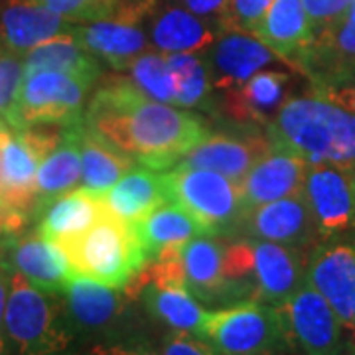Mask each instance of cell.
Here are the masks:
<instances>
[{"label": "cell", "mask_w": 355, "mask_h": 355, "mask_svg": "<svg viewBox=\"0 0 355 355\" xmlns=\"http://www.w3.org/2000/svg\"><path fill=\"white\" fill-rule=\"evenodd\" d=\"M83 119L114 150L150 170L180 164L209 135L198 114L150 101L135 81L123 77L111 79L95 93Z\"/></svg>", "instance_id": "1"}, {"label": "cell", "mask_w": 355, "mask_h": 355, "mask_svg": "<svg viewBox=\"0 0 355 355\" xmlns=\"http://www.w3.org/2000/svg\"><path fill=\"white\" fill-rule=\"evenodd\" d=\"M275 144L300 154L308 164L355 168V91L316 87L310 95L282 103L266 125Z\"/></svg>", "instance_id": "2"}, {"label": "cell", "mask_w": 355, "mask_h": 355, "mask_svg": "<svg viewBox=\"0 0 355 355\" xmlns=\"http://www.w3.org/2000/svg\"><path fill=\"white\" fill-rule=\"evenodd\" d=\"M67 254L73 275L125 291L148 265L132 225L109 209L79 237L60 245Z\"/></svg>", "instance_id": "3"}, {"label": "cell", "mask_w": 355, "mask_h": 355, "mask_svg": "<svg viewBox=\"0 0 355 355\" xmlns=\"http://www.w3.org/2000/svg\"><path fill=\"white\" fill-rule=\"evenodd\" d=\"M4 331L20 355H60L71 340L58 294L38 291L14 270L6 300Z\"/></svg>", "instance_id": "4"}, {"label": "cell", "mask_w": 355, "mask_h": 355, "mask_svg": "<svg viewBox=\"0 0 355 355\" xmlns=\"http://www.w3.org/2000/svg\"><path fill=\"white\" fill-rule=\"evenodd\" d=\"M198 336L217 355H265L288 343L279 306L254 300L207 312Z\"/></svg>", "instance_id": "5"}, {"label": "cell", "mask_w": 355, "mask_h": 355, "mask_svg": "<svg viewBox=\"0 0 355 355\" xmlns=\"http://www.w3.org/2000/svg\"><path fill=\"white\" fill-rule=\"evenodd\" d=\"M164 184L168 200L186 207L211 235L229 233L245 219L241 186L219 172L178 164L164 174Z\"/></svg>", "instance_id": "6"}, {"label": "cell", "mask_w": 355, "mask_h": 355, "mask_svg": "<svg viewBox=\"0 0 355 355\" xmlns=\"http://www.w3.org/2000/svg\"><path fill=\"white\" fill-rule=\"evenodd\" d=\"M93 83L60 71H38L24 77L8 127L69 125L81 119V107Z\"/></svg>", "instance_id": "7"}, {"label": "cell", "mask_w": 355, "mask_h": 355, "mask_svg": "<svg viewBox=\"0 0 355 355\" xmlns=\"http://www.w3.org/2000/svg\"><path fill=\"white\" fill-rule=\"evenodd\" d=\"M284 324L286 342L304 355L338 354L342 347V320L320 292L304 282L288 300L277 304Z\"/></svg>", "instance_id": "8"}, {"label": "cell", "mask_w": 355, "mask_h": 355, "mask_svg": "<svg viewBox=\"0 0 355 355\" xmlns=\"http://www.w3.org/2000/svg\"><path fill=\"white\" fill-rule=\"evenodd\" d=\"M302 193L318 235L336 237L355 227V191L347 170L331 164H308Z\"/></svg>", "instance_id": "9"}, {"label": "cell", "mask_w": 355, "mask_h": 355, "mask_svg": "<svg viewBox=\"0 0 355 355\" xmlns=\"http://www.w3.org/2000/svg\"><path fill=\"white\" fill-rule=\"evenodd\" d=\"M306 170L308 160L272 142L270 150L247 172L239 184L245 216L259 205L302 191Z\"/></svg>", "instance_id": "10"}, {"label": "cell", "mask_w": 355, "mask_h": 355, "mask_svg": "<svg viewBox=\"0 0 355 355\" xmlns=\"http://www.w3.org/2000/svg\"><path fill=\"white\" fill-rule=\"evenodd\" d=\"M44 156L20 128L0 125V202L20 211H34L36 176Z\"/></svg>", "instance_id": "11"}, {"label": "cell", "mask_w": 355, "mask_h": 355, "mask_svg": "<svg viewBox=\"0 0 355 355\" xmlns=\"http://www.w3.org/2000/svg\"><path fill=\"white\" fill-rule=\"evenodd\" d=\"M270 146L268 135L259 132L207 135L180 160V166L214 170L241 184L247 172L270 150Z\"/></svg>", "instance_id": "12"}, {"label": "cell", "mask_w": 355, "mask_h": 355, "mask_svg": "<svg viewBox=\"0 0 355 355\" xmlns=\"http://www.w3.org/2000/svg\"><path fill=\"white\" fill-rule=\"evenodd\" d=\"M6 247L10 249L8 266L38 291L64 294L69 280L76 277L64 249L38 233L30 237H6Z\"/></svg>", "instance_id": "13"}, {"label": "cell", "mask_w": 355, "mask_h": 355, "mask_svg": "<svg viewBox=\"0 0 355 355\" xmlns=\"http://www.w3.org/2000/svg\"><path fill=\"white\" fill-rule=\"evenodd\" d=\"M253 239L300 249L316 237L318 229L302 191L251 209L243 219Z\"/></svg>", "instance_id": "14"}, {"label": "cell", "mask_w": 355, "mask_h": 355, "mask_svg": "<svg viewBox=\"0 0 355 355\" xmlns=\"http://www.w3.org/2000/svg\"><path fill=\"white\" fill-rule=\"evenodd\" d=\"M306 282L330 302L347 328L355 294V247L345 243L320 245L306 266Z\"/></svg>", "instance_id": "15"}, {"label": "cell", "mask_w": 355, "mask_h": 355, "mask_svg": "<svg viewBox=\"0 0 355 355\" xmlns=\"http://www.w3.org/2000/svg\"><path fill=\"white\" fill-rule=\"evenodd\" d=\"M77 26L36 0H10L0 14V46L26 55L48 40L73 34Z\"/></svg>", "instance_id": "16"}, {"label": "cell", "mask_w": 355, "mask_h": 355, "mask_svg": "<svg viewBox=\"0 0 355 355\" xmlns=\"http://www.w3.org/2000/svg\"><path fill=\"white\" fill-rule=\"evenodd\" d=\"M105 209L107 205L103 196L81 186L77 190L65 191L58 198L36 203V233L58 245H64L85 233L105 214Z\"/></svg>", "instance_id": "17"}, {"label": "cell", "mask_w": 355, "mask_h": 355, "mask_svg": "<svg viewBox=\"0 0 355 355\" xmlns=\"http://www.w3.org/2000/svg\"><path fill=\"white\" fill-rule=\"evenodd\" d=\"M275 60V51L266 48L257 36L231 28L227 34L214 40L209 51V77L211 83L223 91L241 87L261 67Z\"/></svg>", "instance_id": "18"}, {"label": "cell", "mask_w": 355, "mask_h": 355, "mask_svg": "<svg viewBox=\"0 0 355 355\" xmlns=\"http://www.w3.org/2000/svg\"><path fill=\"white\" fill-rule=\"evenodd\" d=\"M251 249L257 294L268 304H282L306 279L304 263L298 249L263 239H253Z\"/></svg>", "instance_id": "19"}, {"label": "cell", "mask_w": 355, "mask_h": 355, "mask_svg": "<svg viewBox=\"0 0 355 355\" xmlns=\"http://www.w3.org/2000/svg\"><path fill=\"white\" fill-rule=\"evenodd\" d=\"M253 36L291 64H298L316 40L302 0H275Z\"/></svg>", "instance_id": "20"}, {"label": "cell", "mask_w": 355, "mask_h": 355, "mask_svg": "<svg viewBox=\"0 0 355 355\" xmlns=\"http://www.w3.org/2000/svg\"><path fill=\"white\" fill-rule=\"evenodd\" d=\"M77 42L113 65L114 69H128L130 64L148 48L144 32L135 26V20L128 18H103L91 24L77 26Z\"/></svg>", "instance_id": "21"}, {"label": "cell", "mask_w": 355, "mask_h": 355, "mask_svg": "<svg viewBox=\"0 0 355 355\" xmlns=\"http://www.w3.org/2000/svg\"><path fill=\"white\" fill-rule=\"evenodd\" d=\"M103 200L107 209L128 225H135L158 205L170 202L164 174H156L150 168H130Z\"/></svg>", "instance_id": "22"}, {"label": "cell", "mask_w": 355, "mask_h": 355, "mask_svg": "<svg viewBox=\"0 0 355 355\" xmlns=\"http://www.w3.org/2000/svg\"><path fill=\"white\" fill-rule=\"evenodd\" d=\"M137 237L146 253L148 263L156 259L166 247L182 245L200 235H211L198 217H193L176 202H166L158 205L154 211L142 217L135 225Z\"/></svg>", "instance_id": "23"}, {"label": "cell", "mask_w": 355, "mask_h": 355, "mask_svg": "<svg viewBox=\"0 0 355 355\" xmlns=\"http://www.w3.org/2000/svg\"><path fill=\"white\" fill-rule=\"evenodd\" d=\"M67 314L77 328L101 330L125 312V296L97 280L73 277L65 288Z\"/></svg>", "instance_id": "24"}, {"label": "cell", "mask_w": 355, "mask_h": 355, "mask_svg": "<svg viewBox=\"0 0 355 355\" xmlns=\"http://www.w3.org/2000/svg\"><path fill=\"white\" fill-rule=\"evenodd\" d=\"M288 81L286 73L275 69L254 73L241 87L225 91L229 113L239 121L268 125L284 103V87Z\"/></svg>", "instance_id": "25"}, {"label": "cell", "mask_w": 355, "mask_h": 355, "mask_svg": "<svg viewBox=\"0 0 355 355\" xmlns=\"http://www.w3.org/2000/svg\"><path fill=\"white\" fill-rule=\"evenodd\" d=\"M22 65H24V77L38 71H60L95 83V79L101 73L99 62L93 58L91 51L85 50L77 42L76 32L58 36L36 46L34 50L26 53Z\"/></svg>", "instance_id": "26"}, {"label": "cell", "mask_w": 355, "mask_h": 355, "mask_svg": "<svg viewBox=\"0 0 355 355\" xmlns=\"http://www.w3.org/2000/svg\"><path fill=\"white\" fill-rule=\"evenodd\" d=\"M81 125H83V116L65 125L62 142L42 160L36 176V193H38L36 203L76 190V186L81 182V150H79Z\"/></svg>", "instance_id": "27"}, {"label": "cell", "mask_w": 355, "mask_h": 355, "mask_svg": "<svg viewBox=\"0 0 355 355\" xmlns=\"http://www.w3.org/2000/svg\"><path fill=\"white\" fill-rule=\"evenodd\" d=\"M188 291L198 298H216L227 291L223 277V247L211 235H200L180 247Z\"/></svg>", "instance_id": "28"}, {"label": "cell", "mask_w": 355, "mask_h": 355, "mask_svg": "<svg viewBox=\"0 0 355 355\" xmlns=\"http://www.w3.org/2000/svg\"><path fill=\"white\" fill-rule=\"evenodd\" d=\"M79 150H81V182L83 188L93 193L105 196L121 178L127 174L135 162L125 154L114 150L101 137L83 125L79 130Z\"/></svg>", "instance_id": "29"}, {"label": "cell", "mask_w": 355, "mask_h": 355, "mask_svg": "<svg viewBox=\"0 0 355 355\" xmlns=\"http://www.w3.org/2000/svg\"><path fill=\"white\" fill-rule=\"evenodd\" d=\"M142 300L150 316L176 331L198 336L207 316V310L198 304L188 286H160L148 282L142 286Z\"/></svg>", "instance_id": "30"}, {"label": "cell", "mask_w": 355, "mask_h": 355, "mask_svg": "<svg viewBox=\"0 0 355 355\" xmlns=\"http://www.w3.org/2000/svg\"><path fill=\"white\" fill-rule=\"evenodd\" d=\"M216 34L188 8L172 6L156 16L153 24V42L166 53L198 51L211 46Z\"/></svg>", "instance_id": "31"}, {"label": "cell", "mask_w": 355, "mask_h": 355, "mask_svg": "<svg viewBox=\"0 0 355 355\" xmlns=\"http://www.w3.org/2000/svg\"><path fill=\"white\" fill-rule=\"evenodd\" d=\"M164 55L168 67L172 71L174 89H176L174 105L198 107L207 101L211 77L202 58L191 51H174V53H164Z\"/></svg>", "instance_id": "32"}, {"label": "cell", "mask_w": 355, "mask_h": 355, "mask_svg": "<svg viewBox=\"0 0 355 355\" xmlns=\"http://www.w3.org/2000/svg\"><path fill=\"white\" fill-rule=\"evenodd\" d=\"M130 73L135 85L154 101L172 103L176 97L172 71L168 67L166 55L162 53H140L130 64Z\"/></svg>", "instance_id": "33"}, {"label": "cell", "mask_w": 355, "mask_h": 355, "mask_svg": "<svg viewBox=\"0 0 355 355\" xmlns=\"http://www.w3.org/2000/svg\"><path fill=\"white\" fill-rule=\"evenodd\" d=\"M24 81V65L20 55L0 51V125H8L18 93Z\"/></svg>", "instance_id": "34"}, {"label": "cell", "mask_w": 355, "mask_h": 355, "mask_svg": "<svg viewBox=\"0 0 355 355\" xmlns=\"http://www.w3.org/2000/svg\"><path fill=\"white\" fill-rule=\"evenodd\" d=\"M69 22H95L109 18L119 0H36Z\"/></svg>", "instance_id": "35"}, {"label": "cell", "mask_w": 355, "mask_h": 355, "mask_svg": "<svg viewBox=\"0 0 355 355\" xmlns=\"http://www.w3.org/2000/svg\"><path fill=\"white\" fill-rule=\"evenodd\" d=\"M302 4L314 26V32L320 34L347 18L354 0H302Z\"/></svg>", "instance_id": "36"}, {"label": "cell", "mask_w": 355, "mask_h": 355, "mask_svg": "<svg viewBox=\"0 0 355 355\" xmlns=\"http://www.w3.org/2000/svg\"><path fill=\"white\" fill-rule=\"evenodd\" d=\"M223 277L229 288L239 280L253 277L251 239L229 243L227 247H223Z\"/></svg>", "instance_id": "37"}, {"label": "cell", "mask_w": 355, "mask_h": 355, "mask_svg": "<svg viewBox=\"0 0 355 355\" xmlns=\"http://www.w3.org/2000/svg\"><path fill=\"white\" fill-rule=\"evenodd\" d=\"M275 0H229L225 26L253 34Z\"/></svg>", "instance_id": "38"}, {"label": "cell", "mask_w": 355, "mask_h": 355, "mask_svg": "<svg viewBox=\"0 0 355 355\" xmlns=\"http://www.w3.org/2000/svg\"><path fill=\"white\" fill-rule=\"evenodd\" d=\"M158 355H217V352L200 336L174 330L166 336Z\"/></svg>", "instance_id": "39"}, {"label": "cell", "mask_w": 355, "mask_h": 355, "mask_svg": "<svg viewBox=\"0 0 355 355\" xmlns=\"http://www.w3.org/2000/svg\"><path fill=\"white\" fill-rule=\"evenodd\" d=\"M85 355H158L146 342H116L93 345Z\"/></svg>", "instance_id": "40"}, {"label": "cell", "mask_w": 355, "mask_h": 355, "mask_svg": "<svg viewBox=\"0 0 355 355\" xmlns=\"http://www.w3.org/2000/svg\"><path fill=\"white\" fill-rule=\"evenodd\" d=\"M186 8L200 18H219L225 26L229 0H182Z\"/></svg>", "instance_id": "41"}, {"label": "cell", "mask_w": 355, "mask_h": 355, "mask_svg": "<svg viewBox=\"0 0 355 355\" xmlns=\"http://www.w3.org/2000/svg\"><path fill=\"white\" fill-rule=\"evenodd\" d=\"M10 275L12 268L8 263L0 261V355L4 354V314H6V300L10 288Z\"/></svg>", "instance_id": "42"}, {"label": "cell", "mask_w": 355, "mask_h": 355, "mask_svg": "<svg viewBox=\"0 0 355 355\" xmlns=\"http://www.w3.org/2000/svg\"><path fill=\"white\" fill-rule=\"evenodd\" d=\"M347 328H349V330H352V334L355 336V294H354V304H352V320H349Z\"/></svg>", "instance_id": "43"}, {"label": "cell", "mask_w": 355, "mask_h": 355, "mask_svg": "<svg viewBox=\"0 0 355 355\" xmlns=\"http://www.w3.org/2000/svg\"><path fill=\"white\" fill-rule=\"evenodd\" d=\"M347 20L355 22V0H354V4H352V10H349V14H347Z\"/></svg>", "instance_id": "44"}, {"label": "cell", "mask_w": 355, "mask_h": 355, "mask_svg": "<svg viewBox=\"0 0 355 355\" xmlns=\"http://www.w3.org/2000/svg\"><path fill=\"white\" fill-rule=\"evenodd\" d=\"M349 178H352V186H354V191H355V168L349 170Z\"/></svg>", "instance_id": "45"}, {"label": "cell", "mask_w": 355, "mask_h": 355, "mask_svg": "<svg viewBox=\"0 0 355 355\" xmlns=\"http://www.w3.org/2000/svg\"><path fill=\"white\" fill-rule=\"evenodd\" d=\"M265 355H282V354H279V352H272V354H265Z\"/></svg>", "instance_id": "46"}, {"label": "cell", "mask_w": 355, "mask_h": 355, "mask_svg": "<svg viewBox=\"0 0 355 355\" xmlns=\"http://www.w3.org/2000/svg\"><path fill=\"white\" fill-rule=\"evenodd\" d=\"M349 87H352V89H354V91H355V85H349Z\"/></svg>", "instance_id": "47"}, {"label": "cell", "mask_w": 355, "mask_h": 355, "mask_svg": "<svg viewBox=\"0 0 355 355\" xmlns=\"http://www.w3.org/2000/svg\"><path fill=\"white\" fill-rule=\"evenodd\" d=\"M2 50H4V48H0V51H2Z\"/></svg>", "instance_id": "48"}, {"label": "cell", "mask_w": 355, "mask_h": 355, "mask_svg": "<svg viewBox=\"0 0 355 355\" xmlns=\"http://www.w3.org/2000/svg\"><path fill=\"white\" fill-rule=\"evenodd\" d=\"M330 355H338V354H330Z\"/></svg>", "instance_id": "49"}]
</instances>
